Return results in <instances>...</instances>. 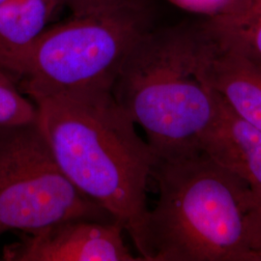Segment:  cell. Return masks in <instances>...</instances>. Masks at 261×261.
Segmentation results:
<instances>
[{
	"label": "cell",
	"mask_w": 261,
	"mask_h": 261,
	"mask_svg": "<svg viewBox=\"0 0 261 261\" xmlns=\"http://www.w3.org/2000/svg\"><path fill=\"white\" fill-rule=\"evenodd\" d=\"M249 228L252 250L261 261V196L254 195V202L249 215Z\"/></svg>",
	"instance_id": "4fadbf2b"
},
{
	"label": "cell",
	"mask_w": 261,
	"mask_h": 261,
	"mask_svg": "<svg viewBox=\"0 0 261 261\" xmlns=\"http://www.w3.org/2000/svg\"><path fill=\"white\" fill-rule=\"evenodd\" d=\"M38 119L36 105L10 76L0 71V127L25 125Z\"/></svg>",
	"instance_id": "8fae6325"
},
{
	"label": "cell",
	"mask_w": 261,
	"mask_h": 261,
	"mask_svg": "<svg viewBox=\"0 0 261 261\" xmlns=\"http://www.w3.org/2000/svg\"><path fill=\"white\" fill-rule=\"evenodd\" d=\"M63 3L72 11L73 16H84L143 4L147 3V0H63Z\"/></svg>",
	"instance_id": "7c38bea8"
},
{
	"label": "cell",
	"mask_w": 261,
	"mask_h": 261,
	"mask_svg": "<svg viewBox=\"0 0 261 261\" xmlns=\"http://www.w3.org/2000/svg\"><path fill=\"white\" fill-rule=\"evenodd\" d=\"M19 90L36 105L40 128L64 174L121 224L143 260L146 191L157 157L112 87Z\"/></svg>",
	"instance_id": "6da1fadb"
},
{
	"label": "cell",
	"mask_w": 261,
	"mask_h": 261,
	"mask_svg": "<svg viewBox=\"0 0 261 261\" xmlns=\"http://www.w3.org/2000/svg\"><path fill=\"white\" fill-rule=\"evenodd\" d=\"M156 205L146 222L143 261H259L249 215L254 194L204 153L161 160Z\"/></svg>",
	"instance_id": "3957f363"
},
{
	"label": "cell",
	"mask_w": 261,
	"mask_h": 261,
	"mask_svg": "<svg viewBox=\"0 0 261 261\" xmlns=\"http://www.w3.org/2000/svg\"><path fill=\"white\" fill-rule=\"evenodd\" d=\"M117 222L69 220L22 232L5 247L4 260L139 261L124 241Z\"/></svg>",
	"instance_id": "8992f818"
},
{
	"label": "cell",
	"mask_w": 261,
	"mask_h": 261,
	"mask_svg": "<svg viewBox=\"0 0 261 261\" xmlns=\"http://www.w3.org/2000/svg\"><path fill=\"white\" fill-rule=\"evenodd\" d=\"M218 41L205 21L149 29L130 47L112 86L157 159L187 157L213 120L221 95L210 69Z\"/></svg>",
	"instance_id": "7a4b0ae2"
},
{
	"label": "cell",
	"mask_w": 261,
	"mask_h": 261,
	"mask_svg": "<svg viewBox=\"0 0 261 261\" xmlns=\"http://www.w3.org/2000/svg\"><path fill=\"white\" fill-rule=\"evenodd\" d=\"M63 0H10L0 6V44L24 45L39 36Z\"/></svg>",
	"instance_id": "30bf717a"
},
{
	"label": "cell",
	"mask_w": 261,
	"mask_h": 261,
	"mask_svg": "<svg viewBox=\"0 0 261 261\" xmlns=\"http://www.w3.org/2000/svg\"><path fill=\"white\" fill-rule=\"evenodd\" d=\"M182 7L183 9L191 10L206 13L209 17L213 16L223 8L227 0H169Z\"/></svg>",
	"instance_id": "5bb4252c"
},
{
	"label": "cell",
	"mask_w": 261,
	"mask_h": 261,
	"mask_svg": "<svg viewBox=\"0 0 261 261\" xmlns=\"http://www.w3.org/2000/svg\"><path fill=\"white\" fill-rule=\"evenodd\" d=\"M217 41L210 69L212 84L234 112L261 130V69Z\"/></svg>",
	"instance_id": "ba28073f"
},
{
	"label": "cell",
	"mask_w": 261,
	"mask_h": 261,
	"mask_svg": "<svg viewBox=\"0 0 261 261\" xmlns=\"http://www.w3.org/2000/svg\"><path fill=\"white\" fill-rule=\"evenodd\" d=\"M147 3L84 16L20 46L0 44V71L19 89L113 86L130 47L150 28Z\"/></svg>",
	"instance_id": "277c9868"
},
{
	"label": "cell",
	"mask_w": 261,
	"mask_h": 261,
	"mask_svg": "<svg viewBox=\"0 0 261 261\" xmlns=\"http://www.w3.org/2000/svg\"><path fill=\"white\" fill-rule=\"evenodd\" d=\"M199 149L261 196V130L234 112L222 96Z\"/></svg>",
	"instance_id": "52a82bcc"
},
{
	"label": "cell",
	"mask_w": 261,
	"mask_h": 261,
	"mask_svg": "<svg viewBox=\"0 0 261 261\" xmlns=\"http://www.w3.org/2000/svg\"><path fill=\"white\" fill-rule=\"evenodd\" d=\"M69 220L116 222L66 176L38 122L0 127V235Z\"/></svg>",
	"instance_id": "5b68a950"
},
{
	"label": "cell",
	"mask_w": 261,
	"mask_h": 261,
	"mask_svg": "<svg viewBox=\"0 0 261 261\" xmlns=\"http://www.w3.org/2000/svg\"><path fill=\"white\" fill-rule=\"evenodd\" d=\"M205 23L221 44L261 69V0H227Z\"/></svg>",
	"instance_id": "9c48e42d"
}]
</instances>
